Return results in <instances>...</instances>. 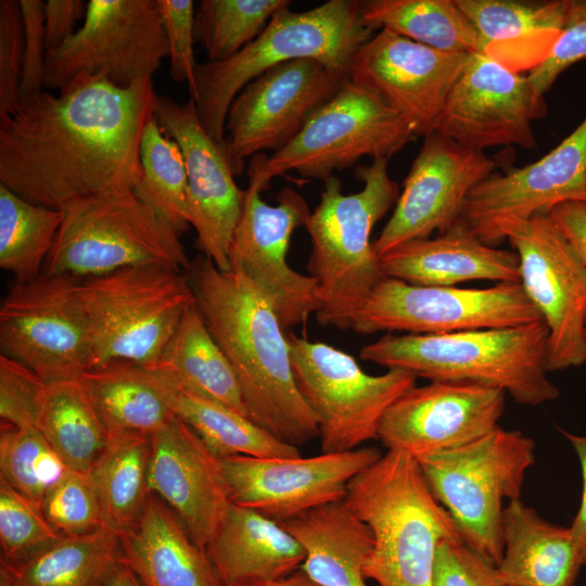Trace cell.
Instances as JSON below:
<instances>
[{"mask_svg": "<svg viewBox=\"0 0 586 586\" xmlns=\"http://www.w3.org/2000/svg\"><path fill=\"white\" fill-rule=\"evenodd\" d=\"M548 336L544 321L444 334L387 333L364 346L360 358L431 382L497 387L519 404L538 406L560 394L547 375Z\"/></svg>", "mask_w": 586, "mask_h": 586, "instance_id": "277c9868", "label": "cell"}, {"mask_svg": "<svg viewBox=\"0 0 586 586\" xmlns=\"http://www.w3.org/2000/svg\"><path fill=\"white\" fill-rule=\"evenodd\" d=\"M118 537L123 560L143 586H224L207 550L152 494L138 521Z\"/></svg>", "mask_w": 586, "mask_h": 586, "instance_id": "83f0119b", "label": "cell"}, {"mask_svg": "<svg viewBox=\"0 0 586 586\" xmlns=\"http://www.w3.org/2000/svg\"><path fill=\"white\" fill-rule=\"evenodd\" d=\"M158 0H89L82 26L46 55L44 88L104 75L127 88L150 78L168 58Z\"/></svg>", "mask_w": 586, "mask_h": 586, "instance_id": "5bb4252c", "label": "cell"}, {"mask_svg": "<svg viewBox=\"0 0 586 586\" xmlns=\"http://www.w3.org/2000/svg\"><path fill=\"white\" fill-rule=\"evenodd\" d=\"M469 58L380 29L354 54L348 78L403 116L417 137H425L435 131Z\"/></svg>", "mask_w": 586, "mask_h": 586, "instance_id": "44dd1931", "label": "cell"}, {"mask_svg": "<svg viewBox=\"0 0 586 586\" xmlns=\"http://www.w3.org/2000/svg\"><path fill=\"white\" fill-rule=\"evenodd\" d=\"M375 29L362 16V1L329 0L307 11L277 12L262 34L222 62L198 63L190 93L206 133L225 140L229 107L239 92L268 69L313 59L348 74L354 54Z\"/></svg>", "mask_w": 586, "mask_h": 586, "instance_id": "8992f818", "label": "cell"}, {"mask_svg": "<svg viewBox=\"0 0 586 586\" xmlns=\"http://www.w3.org/2000/svg\"><path fill=\"white\" fill-rule=\"evenodd\" d=\"M344 501L372 533L364 575L379 586H432L440 545L464 542L409 453L387 450L348 483Z\"/></svg>", "mask_w": 586, "mask_h": 586, "instance_id": "3957f363", "label": "cell"}, {"mask_svg": "<svg viewBox=\"0 0 586 586\" xmlns=\"http://www.w3.org/2000/svg\"><path fill=\"white\" fill-rule=\"evenodd\" d=\"M544 321L520 282L489 288L422 286L384 278L356 313L360 334H444Z\"/></svg>", "mask_w": 586, "mask_h": 586, "instance_id": "9a60e30c", "label": "cell"}, {"mask_svg": "<svg viewBox=\"0 0 586 586\" xmlns=\"http://www.w3.org/2000/svg\"><path fill=\"white\" fill-rule=\"evenodd\" d=\"M585 203H586V200H585Z\"/></svg>", "mask_w": 586, "mask_h": 586, "instance_id": "680465c9", "label": "cell"}, {"mask_svg": "<svg viewBox=\"0 0 586 586\" xmlns=\"http://www.w3.org/2000/svg\"><path fill=\"white\" fill-rule=\"evenodd\" d=\"M66 466L37 428L1 422L0 477L38 506Z\"/></svg>", "mask_w": 586, "mask_h": 586, "instance_id": "b9f144b4", "label": "cell"}, {"mask_svg": "<svg viewBox=\"0 0 586 586\" xmlns=\"http://www.w3.org/2000/svg\"><path fill=\"white\" fill-rule=\"evenodd\" d=\"M46 275L97 277L139 265L189 268L180 235L132 190H110L63 204Z\"/></svg>", "mask_w": 586, "mask_h": 586, "instance_id": "52a82bcc", "label": "cell"}, {"mask_svg": "<svg viewBox=\"0 0 586 586\" xmlns=\"http://www.w3.org/2000/svg\"><path fill=\"white\" fill-rule=\"evenodd\" d=\"M280 524L305 548L300 570L319 586H367L365 565L371 555L370 528L344 499L317 507Z\"/></svg>", "mask_w": 586, "mask_h": 586, "instance_id": "4dcf8cb0", "label": "cell"}, {"mask_svg": "<svg viewBox=\"0 0 586 586\" xmlns=\"http://www.w3.org/2000/svg\"><path fill=\"white\" fill-rule=\"evenodd\" d=\"M260 184L250 179L228 253L229 271L251 280L269 298L284 330L305 324L319 308L317 281L293 270L286 254L293 232L306 226L305 199L290 187L265 202Z\"/></svg>", "mask_w": 586, "mask_h": 586, "instance_id": "2e32d148", "label": "cell"}, {"mask_svg": "<svg viewBox=\"0 0 586 586\" xmlns=\"http://www.w3.org/2000/svg\"><path fill=\"white\" fill-rule=\"evenodd\" d=\"M348 78L313 59L279 64L249 82L231 103L225 146L235 176L244 160L286 146Z\"/></svg>", "mask_w": 586, "mask_h": 586, "instance_id": "e0dca14e", "label": "cell"}, {"mask_svg": "<svg viewBox=\"0 0 586 586\" xmlns=\"http://www.w3.org/2000/svg\"><path fill=\"white\" fill-rule=\"evenodd\" d=\"M258 586H319L311 581L302 570L294 572L293 574L267 584Z\"/></svg>", "mask_w": 586, "mask_h": 586, "instance_id": "9f6ffc18", "label": "cell"}, {"mask_svg": "<svg viewBox=\"0 0 586 586\" xmlns=\"http://www.w3.org/2000/svg\"><path fill=\"white\" fill-rule=\"evenodd\" d=\"M423 138L394 212L372 243L378 257L403 243L446 232L459 220L473 188L496 170V162L484 152L436 131Z\"/></svg>", "mask_w": 586, "mask_h": 586, "instance_id": "ffe728a7", "label": "cell"}, {"mask_svg": "<svg viewBox=\"0 0 586 586\" xmlns=\"http://www.w3.org/2000/svg\"><path fill=\"white\" fill-rule=\"evenodd\" d=\"M148 370L247 417L233 368L196 302L188 307L157 361Z\"/></svg>", "mask_w": 586, "mask_h": 586, "instance_id": "1f68e13d", "label": "cell"}, {"mask_svg": "<svg viewBox=\"0 0 586 586\" xmlns=\"http://www.w3.org/2000/svg\"><path fill=\"white\" fill-rule=\"evenodd\" d=\"M150 457L151 435L110 434L89 472L101 501L104 527L117 535L138 521L146 504Z\"/></svg>", "mask_w": 586, "mask_h": 586, "instance_id": "d590c367", "label": "cell"}, {"mask_svg": "<svg viewBox=\"0 0 586 586\" xmlns=\"http://www.w3.org/2000/svg\"><path fill=\"white\" fill-rule=\"evenodd\" d=\"M289 0H201L194 36L209 62H222L255 40Z\"/></svg>", "mask_w": 586, "mask_h": 586, "instance_id": "60d3db41", "label": "cell"}, {"mask_svg": "<svg viewBox=\"0 0 586 586\" xmlns=\"http://www.w3.org/2000/svg\"><path fill=\"white\" fill-rule=\"evenodd\" d=\"M120 561L118 535L101 527L63 537L25 561H0V586H106Z\"/></svg>", "mask_w": 586, "mask_h": 586, "instance_id": "d6a6232c", "label": "cell"}, {"mask_svg": "<svg viewBox=\"0 0 586 586\" xmlns=\"http://www.w3.org/2000/svg\"><path fill=\"white\" fill-rule=\"evenodd\" d=\"M505 240L519 257L520 283L548 328V372L583 365L586 265L548 214L497 221L487 244Z\"/></svg>", "mask_w": 586, "mask_h": 586, "instance_id": "7c38bea8", "label": "cell"}, {"mask_svg": "<svg viewBox=\"0 0 586 586\" xmlns=\"http://www.w3.org/2000/svg\"><path fill=\"white\" fill-rule=\"evenodd\" d=\"M286 337L297 388L318 420L321 453L349 451L378 438L386 409L416 384L410 371L371 375L346 352L294 333Z\"/></svg>", "mask_w": 586, "mask_h": 586, "instance_id": "8fae6325", "label": "cell"}, {"mask_svg": "<svg viewBox=\"0 0 586 586\" xmlns=\"http://www.w3.org/2000/svg\"><path fill=\"white\" fill-rule=\"evenodd\" d=\"M37 429L68 469L90 472L109 443L80 378L48 383Z\"/></svg>", "mask_w": 586, "mask_h": 586, "instance_id": "8d00e7d4", "label": "cell"}, {"mask_svg": "<svg viewBox=\"0 0 586 586\" xmlns=\"http://www.w3.org/2000/svg\"><path fill=\"white\" fill-rule=\"evenodd\" d=\"M416 139L403 116L347 78L286 146L270 157L252 156L249 177L264 191L273 177L291 170L324 181L361 157L390 160Z\"/></svg>", "mask_w": 586, "mask_h": 586, "instance_id": "30bf717a", "label": "cell"}, {"mask_svg": "<svg viewBox=\"0 0 586 586\" xmlns=\"http://www.w3.org/2000/svg\"><path fill=\"white\" fill-rule=\"evenodd\" d=\"M584 364H586V316H585V327H584Z\"/></svg>", "mask_w": 586, "mask_h": 586, "instance_id": "6f0895ef", "label": "cell"}, {"mask_svg": "<svg viewBox=\"0 0 586 586\" xmlns=\"http://www.w3.org/2000/svg\"><path fill=\"white\" fill-rule=\"evenodd\" d=\"M547 113L520 72L485 53H471L453 87L435 131L471 150L493 146L536 148L533 120Z\"/></svg>", "mask_w": 586, "mask_h": 586, "instance_id": "d6986e66", "label": "cell"}, {"mask_svg": "<svg viewBox=\"0 0 586 586\" xmlns=\"http://www.w3.org/2000/svg\"><path fill=\"white\" fill-rule=\"evenodd\" d=\"M40 508L62 537L104 527L101 501L89 472L66 468L44 494Z\"/></svg>", "mask_w": 586, "mask_h": 586, "instance_id": "ee69618b", "label": "cell"}, {"mask_svg": "<svg viewBox=\"0 0 586 586\" xmlns=\"http://www.w3.org/2000/svg\"><path fill=\"white\" fill-rule=\"evenodd\" d=\"M475 28L482 53L512 69H532L549 53L565 18L568 0H455Z\"/></svg>", "mask_w": 586, "mask_h": 586, "instance_id": "f1b7e54d", "label": "cell"}, {"mask_svg": "<svg viewBox=\"0 0 586 586\" xmlns=\"http://www.w3.org/2000/svg\"><path fill=\"white\" fill-rule=\"evenodd\" d=\"M149 371L173 413L182 420L218 459L240 455L301 456L298 447L280 441L247 417Z\"/></svg>", "mask_w": 586, "mask_h": 586, "instance_id": "836d02e7", "label": "cell"}, {"mask_svg": "<svg viewBox=\"0 0 586 586\" xmlns=\"http://www.w3.org/2000/svg\"><path fill=\"white\" fill-rule=\"evenodd\" d=\"M209 558L224 586H258L298 571L303 545L279 522L230 502L209 544Z\"/></svg>", "mask_w": 586, "mask_h": 586, "instance_id": "4316f807", "label": "cell"}, {"mask_svg": "<svg viewBox=\"0 0 586 586\" xmlns=\"http://www.w3.org/2000/svg\"><path fill=\"white\" fill-rule=\"evenodd\" d=\"M586 200V116L538 161L493 173L469 193L459 220L487 244L497 221L547 214L566 201ZM488 245V244H487Z\"/></svg>", "mask_w": 586, "mask_h": 586, "instance_id": "cb8c5ba5", "label": "cell"}, {"mask_svg": "<svg viewBox=\"0 0 586 586\" xmlns=\"http://www.w3.org/2000/svg\"><path fill=\"white\" fill-rule=\"evenodd\" d=\"M168 42L169 75L176 82H187L194 89L198 62L194 56V14L192 0H158Z\"/></svg>", "mask_w": 586, "mask_h": 586, "instance_id": "c3c4849f", "label": "cell"}, {"mask_svg": "<svg viewBox=\"0 0 586 586\" xmlns=\"http://www.w3.org/2000/svg\"><path fill=\"white\" fill-rule=\"evenodd\" d=\"M84 0H48L44 2V35L47 53L62 46L76 33L77 23L85 18Z\"/></svg>", "mask_w": 586, "mask_h": 586, "instance_id": "816d5d0a", "label": "cell"}, {"mask_svg": "<svg viewBox=\"0 0 586 586\" xmlns=\"http://www.w3.org/2000/svg\"><path fill=\"white\" fill-rule=\"evenodd\" d=\"M432 586H506L495 564L461 540L443 542L435 557Z\"/></svg>", "mask_w": 586, "mask_h": 586, "instance_id": "681fc988", "label": "cell"}, {"mask_svg": "<svg viewBox=\"0 0 586 586\" xmlns=\"http://www.w3.org/2000/svg\"><path fill=\"white\" fill-rule=\"evenodd\" d=\"M548 216L586 265V203L566 201L553 206Z\"/></svg>", "mask_w": 586, "mask_h": 586, "instance_id": "f5cc1de1", "label": "cell"}, {"mask_svg": "<svg viewBox=\"0 0 586 586\" xmlns=\"http://www.w3.org/2000/svg\"><path fill=\"white\" fill-rule=\"evenodd\" d=\"M189 268L196 305L233 368L249 419L295 447L319 436L318 420L297 388L288 337L269 298L251 280L220 270L205 255Z\"/></svg>", "mask_w": 586, "mask_h": 586, "instance_id": "7a4b0ae2", "label": "cell"}, {"mask_svg": "<svg viewBox=\"0 0 586 586\" xmlns=\"http://www.w3.org/2000/svg\"><path fill=\"white\" fill-rule=\"evenodd\" d=\"M154 116L184 160L189 222L198 233L196 245L220 270L229 271V246L241 216L244 190L234 181L225 142L206 133L192 98L178 103L157 94Z\"/></svg>", "mask_w": 586, "mask_h": 586, "instance_id": "7402d4cb", "label": "cell"}, {"mask_svg": "<svg viewBox=\"0 0 586 586\" xmlns=\"http://www.w3.org/2000/svg\"><path fill=\"white\" fill-rule=\"evenodd\" d=\"M586 59V0H568L563 28L547 56L527 75L534 92L545 98L557 78Z\"/></svg>", "mask_w": 586, "mask_h": 586, "instance_id": "bcb514c9", "label": "cell"}, {"mask_svg": "<svg viewBox=\"0 0 586 586\" xmlns=\"http://www.w3.org/2000/svg\"><path fill=\"white\" fill-rule=\"evenodd\" d=\"M62 538L40 506L0 477L1 562L25 561Z\"/></svg>", "mask_w": 586, "mask_h": 586, "instance_id": "7bdbcfd3", "label": "cell"}, {"mask_svg": "<svg viewBox=\"0 0 586 586\" xmlns=\"http://www.w3.org/2000/svg\"><path fill=\"white\" fill-rule=\"evenodd\" d=\"M48 383L24 364L0 355V418L17 428H37Z\"/></svg>", "mask_w": 586, "mask_h": 586, "instance_id": "f6af8a7d", "label": "cell"}, {"mask_svg": "<svg viewBox=\"0 0 586 586\" xmlns=\"http://www.w3.org/2000/svg\"><path fill=\"white\" fill-rule=\"evenodd\" d=\"M91 368L126 361L150 369L195 302L181 271L139 265L81 280Z\"/></svg>", "mask_w": 586, "mask_h": 586, "instance_id": "ba28073f", "label": "cell"}, {"mask_svg": "<svg viewBox=\"0 0 586 586\" xmlns=\"http://www.w3.org/2000/svg\"><path fill=\"white\" fill-rule=\"evenodd\" d=\"M502 558L497 569L506 586H574L583 566L570 527L551 524L521 499L501 515Z\"/></svg>", "mask_w": 586, "mask_h": 586, "instance_id": "f546056e", "label": "cell"}, {"mask_svg": "<svg viewBox=\"0 0 586 586\" xmlns=\"http://www.w3.org/2000/svg\"><path fill=\"white\" fill-rule=\"evenodd\" d=\"M505 402L506 392L477 383L413 385L386 409L378 438L413 457L458 448L496 429Z\"/></svg>", "mask_w": 586, "mask_h": 586, "instance_id": "603a6c76", "label": "cell"}, {"mask_svg": "<svg viewBox=\"0 0 586 586\" xmlns=\"http://www.w3.org/2000/svg\"><path fill=\"white\" fill-rule=\"evenodd\" d=\"M139 154L141 177L133 193L181 235L190 227L184 160L154 115L142 130Z\"/></svg>", "mask_w": 586, "mask_h": 586, "instance_id": "ab89813d", "label": "cell"}, {"mask_svg": "<svg viewBox=\"0 0 586 586\" xmlns=\"http://www.w3.org/2000/svg\"><path fill=\"white\" fill-rule=\"evenodd\" d=\"M386 278L422 286H455L471 280L520 282L514 251L479 240L458 220L435 238L403 243L379 257Z\"/></svg>", "mask_w": 586, "mask_h": 586, "instance_id": "484cf974", "label": "cell"}, {"mask_svg": "<svg viewBox=\"0 0 586 586\" xmlns=\"http://www.w3.org/2000/svg\"><path fill=\"white\" fill-rule=\"evenodd\" d=\"M362 16L375 30L388 29L450 53H482L480 37L455 0H366Z\"/></svg>", "mask_w": 586, "mask_h": 586, "instance_id": "74e56055", "label": "cell"}, {"mask_svg": "<svg viewBox=\"0 0 586 586\" xmlns=\"http://www.w3.org/2000/svg\"><path fill=\"white\" fill-rule=\"evenodd\" d=\"M80 380L109 434L152 435L175 416L151 372L138 365L109 362L91 368Z\"/></svg>", "mask_w": 586, "mask_h": 586, "instance_id": "e575fe53", "label": "cell"}, {"mask_svg": "<svg viewBox=\"0 0 586 586\" xmlns=\"http://www.w3.org/2000/svg\"><path fill=\"white\" fill-rule=\"evenodd\" d=\"M559 431L572 445L581 467L582 498L577 513L569 527L584 566L586 565V435H576L560 428Z\"/></svg>", "mask_w": 586, "mask_h": 586, "instance_id": "db71d44e", "label": "cell"}, {"mask_svg": "<svg viewBox=\"0 0 586 586\" xmlns=\"http://www.w3.org/2000/svg\"><path fill=\"white\" fill-rule=\"evenodd\" d=\"M62 219L60 208L30 203L0 183V267L17 282L39 277Z\"/></svg>", "mask_w": 586, "mask_h": 586, "instance_id": "f35d334b", "label": "cell"}, {"mask_svg": "<svg viewBox=\"0 0 586 586\" xmlns=\"http://www.w3.org/2000/svg\"><path fill=\"white\" fill-rule=\"evenodd\" d=\"M150 78L127 88L85 74L54 95L40 90L0 118V183L52 208L103 191L132 190L140 140L154 115Z\"/></svg>", "mask_w": 586, "mask_h": 586, "instance_id": "6da1fadb", "label": "cell"}, {"mask_svg": "<svg viewBox=\"0 0 586 586\" xmlns=\"http://www.w3.org/2000/svg\"><path fill=\"white\" fill-rule=\"evenodd\" d=\"M534 450L521 431L497 426L468 445L415 457L464 543L496 566L504 551L502 502L520 499Z\"/></svg>", "mask_w": 586, "mask_h": 586, "instance_id": "9c48e42d", "label": "cell"}, {"mask_svg": "<svg viewBox=\"0 0 586 586\" xmlns=\"http://www.w3.org/2000/svg\"><path fill=\"white\" fill-rule=\"evenodd\" d=\"M106 586H143L136 574L123 560L114 570Z\"/></svg>", "mask_w": 586, "mask_h": 586, "instance_id": "11a10c76", "label": "cell"}, {"mask_svg": "<svg viewBox=\"0 0 586 586\" xmlns=\"http://www.w3.org/2000/svg\"><path fill=\"white\" fill-rule=\"evenodd\" d=\"M381 456L366 446L313 457L240 455L220 459V467L232 504L280 523L343 500L348 483Z\"/></svg>", "mask_w": 586, "mask_h": 586, "instance_id": "ac0fdd59", "label": "cell"}, {"mask_svg": "<svg viewBox=\"0 0 586 586\" xmlns=\"http://www.w3.org/2000/svg\"><path fill=\"white\" fill-rule=\"evenodd\" d=\"M80 284L68 275L15 281L0 307L2 354L47 383L78 379L90 370L92 346Z\"/></svg>", "mask_w": 586, "mask_h": 586, "instance_id": "4fadbf2b", "label": "cell"}, {"mask_svg": "<svg viewBox=\"0 0 586 586\" xmlns=\"http://www.w3.org/2000/svg\"><path fill=\"white\" fill-rule=\"evenodd\" d=\"M148 489L204 549L231 502L220 459L176 416L151 435Z\"/></svg>", "mask_w": 586, "mask_h": 586, "instance_id": "d4e9b609", "label": "cell"}, {"mask_svg": "<svg viewBox=\"0 0 586 586\" xmlns=\"http://www.w3.org/2000/svg\"><path fill=\"white\" fill-rule=\"evenodd\" d=\"M388 160L357 167L360 191L342 193L334 175L323 181L318 206L305 226L311 241L307 268L318 284L317 321L351 329L356 313L386 278L370 241L374 225L396 205L399 188L387 171Z\"/></svg>", "mask_w": 586, "mask_h": 586, "instance_id": "5b68a950", "label": "cell"}, {"mask_svg": "<svg viewBox=\"0 0 586 586\" xmlns=\"http://www.w3.org/2000/svg\"><path fill=\"white\" fill-rule=\"evenodd\" d=\"M24 24L20 1H0V118L20 103L24 64Z\"/></svg>", "mask_w": 586, "mask_h": 586, "instance_id": "7dc6e473", "label": "cell"}, {"mask_svg": "<svg viewBox=\"0 0 586 586\" xmlns=\"http://www.w3.org/2000/svg\"><path fill=\"white\" fill-rule=\"evenodd\" d=\"M24 24V64L20 100L44 88L46 35L44 2L18 0Z\"/></svg>", "mask_w": 586, "mask_h": 586, "instance_id": "f907efd6", "label": "cell"}]
</instances>
